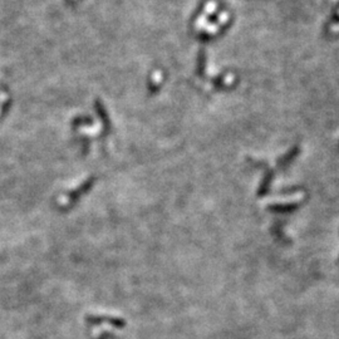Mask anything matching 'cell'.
I'll list each match as a JSON object with an SVG mask.
<instances>
[{"label":"cell","mask_w":339,"mask_h":339,"mask_svg":"<svg viewBox=\"0 0 339 339\" xmlns=\"http://www.w3.org/2000/svg\"><path fill=\"white\" fill-rule=\"evenodd\" d=\"M216 7H218V5H216L215 2H210L209 4L206 5V8H205V12H206L207 14H210V13H212L213 10L216 9ZM206 13H205V14H206Z\"/></svg>","instance_id":"6da1fadb"},{"label":"cell","mask_w":339,"mask_h":339,"mask_svg":"<svg viewBox=\"0 0 339 339\" xmlns=\"http://www.w3.org/2000/svg\"><path fill=\"white\" fill-rule=\"evenodd\" d=\"M330 32H333V33H335V32H339V25H332L330 26Z\"/></svg>","instance_id":"7a4b0ae2"}]
</instances>
